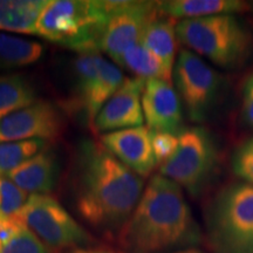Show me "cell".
Segmentation results:
<instances>
[{"label":"cell","instance_id":"d4e9b609","mask_svg":"<svg viewBox=\"0 0 253 253\" xmlns=\"http://www.w3.org/2000/svg\"><path fill=\"white\" fill-rule=\"evenodd\" d=\"M0 253H49L38 237L24 227L13 238L2 245Z\"/></svg>","mask_w":253,"mask_h":253},{"label":"cell","instance_id":"7402d4cb","mask_svg":"<svg viewBox=\"0 0 253 253\" xmlns=\"http://www.w3.org/2000/svg\"><path fill=\"white\" fill-rule=\"evenodd\" d=\"M48 142L25 140L0 143V176H7L30 158L46 149Z\"/></svg>","mask_w":253,"mask_h":253},{"label":"cell","instance_id":"603a6c76","mask_svg":"<svg viewBox=\"0 0 253 253\" xmlns=\"http://www.w3.org/2000/svg\"><path fill=\"white\" fill-rule=\"evenodd\" d=\"M24 190L15 185L7 176H0V214L15 216L27 202Z\"/></svg>","mask_w":253,"mask_h":253},{"label":"cell","instance_id":"e0dca14e","mask_svg":"<svg viewBox=\"0 0 253 253\" xmlns=\"http://www.w3.org/2000/svg\"><path fill=\"white\" fill-rule=\"evenodd\" d=\"M176 26L175 19L160 14L147 27L141 41L142 45L160 60L171 78L176 62Z\"/></svg>","mask_w":253,"mask_h":253},{"label":"cell","instance_id":"8fae6325","mask_svg":"<svg viewBox=\"0 0 253 253\" xmlns=\"http://www.w3.org/2000/svg\"><path fill=\"white\" fill-rule=\"evenodd\" d=\"M62 115L52 102L38 100L0 119V143L25 140H55L62 132Z\"/></svg>","mask_w":253,"mask_h":253},{"label":"cell","instance_id":"f546056e","mask_svg":"<svg viewBox=\"0 0 253 253\" xmlns=\"http://www.w3.org/2000/svg\"><path fill=\"white\" fill-rule=\"evenodd\" d=\"M171 253H203L199 251L197 249H189V250H183V251H177V252H171Z\"/></svg>","mask_w":253,"mask_h":253},{"label":"cell","instance_id":"9c48e42d","mask_svg":"<svg viewBox=\"0 0 253 253\" xmlns=\"http://www.w3.org/2000/svg\"><path fill=\"white\" fill-rule=\"evenodd\" d=\"M122 72L99 53L80 54L74 62L75 103L93 128L101 109L122 84Z\"/></svg>","mask_w":253,"mask_h":253},{"label":"cell","instance_id":"3957f363","mask_svg":"<svg viewBox=\"0 0 253 253\" xmlns=\"http://www.w3.org/2000/svg\"><path fill=\"white\" fill-rule=\"evenodd\" d=\"M108 20L106 1L54 0L41 13L36 36L80 54L99 53Z\"/></svg>","mask_w":253,"mask_h":253},{"label":"cell","instance_id":"f1b7e54d","mask_svg":"<svg viewBox=\"0 0 253 253\" xmlns=\"http://www.w3.org/2000/svg\"><path fill=\"white\" fill-rule=\"evenodd\" d=\"M69 253H110L106 251H101V250H88V249H75Z\"/></svg>","mask_w":253,"mask_h":253},{"label":"cell","instance_id":"ac0fdd59","mask_svg":"<svg viewBox=\"0 0 253 253\" xmlns=\"http://www.w3.org/2000/svg\"><path fill=\"white\" fill-rule=\"evenodd\" d=\"M48 0H0V31L36 34Z\"/></svg>","mask_w":253,"mask_h":253},{"label":"cell","instance_id":"4fadbf2b","mask_svg":"<svg viewBox=\"0 0 253 253\" xmlns=\"http://www.w3.org/2000/svg\"><path fill=\"white\" fill-rule=\"evenodd\" d=\"M142 109L147 126L151 131L179 135L183 128V106L172 84L148 80L142 93Z\"/></svg>","mask_w":253,"mask_h":253},{"label":"cell","instance_id":"ba28073f","mask_svg":"<svg viewBox=\"0 0 253 253\" xmlns=\"http://www.w3.org/2000/svg\"><path fill=\"white\" fill-rule=\"evenodd\" d=\"M17 217L49 248L75 250L91 243L89 233L49 195H31Z\"/></svg>","mask_w":253,"mask_h":253},{"label":"cell","instance_id":"9a60e30c","mask_svg":"<svg viewBox=\"0 0 253 253\" xmlns=\"http://www.w3.org/2000/svg\"><path fill=\"white\" fill-rule=\"evenodd\" d=\"M59 170L55 154L45 149L9 172L7 177L25 192L47 195L55 188Z\"/></svg>","mask_w":253,"mask_h":253},{"label":"cell","instance_id":"6da1fadb","mask_svg":"<svg viewBox=\"0 0 253 253\" xmlns=\"http://www.w3.org/2000/svg\"><path fill=\"white\" fill-rule=\"evenodd\" d=\"M73 190L79 214L95 230L116 236L144 191V178L126 167L100 142L78 145Z\"/></svg>","mask_w":253,"mask_h":253},{"label":"cell","instance_id":"52a82bcc","mask_svg":"<svg viewBox=\"0 0 253 253\" xmlns=\"http://www.w3.org/2000/svg\"><path fill=\"white\" fill-rule=\"evenodd\" d=\"M172 80L190 121H207L219 99L223 75L194 52L181 49L173 67Z\"/></svg>","mask_w":253,"mask_h":253},{"label":"cell","instance_id":"5bb4252c","mask_svg":"<svg viewBox=\"0 0 253 253\" xmlns=\"http://www.w3.org/2000/svg\"><path fill=\"white\" fill-rule=\"evenodd\" d=\"M101 143L119 161L141 177H148L157 163L151 147V130L148 126L122 129L101 136Z\"/></svg>","mask_w":253,"mask_h":253},{"label":"cell","instance_id":"44dd1931","mask_svg":"<svg viewBox=\"0 0 253 253\" xmlns=\"http://www.w3.org/2000/svg\"><path fill=\"white\" fill-rule=\"evenodd\" d=\"M116 63L128 69L135 78L145 81L162 80L172 84V78L168 74L160 60L141 42L126 50Z\"/></svg>","mask_w":253,"mask_h":253},{"label":"cell","instance_id":"30bf717a","mask_svg":"<svg viewBox=\"0 0 253 253\" xmlns=\"http://www.w3.org/2000/svg\"><path fill=\"white\" fill-rule=\"evenodd\" d=\"M109 20L102 46L114 62L131 47L140 43L149 24L160 15L158 1H106Z\"/></svg>","mask_w":253,"mask_h":253},{"label":"cell","instance_id":"7a4b0ae2","mask_svg":"<svg viewBox=\"0 0 253 253\" xmlns=\"http://www.w3.org/2000/svg\"><path fill=\"white\" fill-rule=\"evenodd\" d=\"M204 239L183 189L155 175L145 186L134 212L118 235L128 253H166L196 249Z\"/></svg>","mask_w":253,"mask_h":253},{"label":"cell","instance_id":"83f0119b","mask_svg":"<svg viewBox=\"0 0 253 253\" xmlns=\"http://www.w3.org/2000/svg\"><path fill=\"white\" fill-rule=\"evenodd\" d=\"M24 224L15 216H1L0 214V243L5 245L20 230L24 229Z\"/></svg>","mask_w":253,"mask_h":253},{"label":"cell","instance_id":"277c9868","mask_svg":"<svg viewBox=\"0 0 253 253\" xmlns=\"http://www.w3.org/2000/svg\"><path fill=\"white\" fill-rule=\"evenodd\" d=\"M204 239L212 253H253V185H224L204 208Z\"/></svg>","mask_w":253,"mask_h":253},{"label":"cell","instance_id":"2e32d148","mask_svg":"<svg viewBox=\"0 0 253 253\" xmlns=\"http://www.w3.org/2000/svg\"><path fill=\"white\" fill-rule=\"evenodd\" d=\"M250 5L242 0H167L158 1V11L166 17L196 19L220 14H238L249 11Z\"/></svg>","mask_w":253,"mask_h":253},{"label":"cell","instance_id":"484cf974","mask_svg":"<svg viewBox=\"0 0 253 253\" xmlns=\"http://www.w3.org/2000/svg\"><path fill=\"white\" fill-rule=\"evenodd\" d=\"M178 135L164 131H151V147L156 163L160 167L169 161L178 147Z\"/></svg>","mask_w":253,"mask_h":253},{"label":"cell","instance_id":"4316f807","mask_svg":"<svg viewBox=\"0 0 253 253\" xmlns=\"http://www.w3.org/2000/svg\"><path fill=\"white\" fill-rule=\"evenodd\" d=\"M242 112L245 123L253 130V73L245 79L243 84Z\"/></svg>","mask_w":253,"mask_h":253},{"label":"cell","instance_id":"ffe728a7","mask_svg":"<svg viewBox=\"0 0 253 253\" xmlns=\"http://www.w3.org/2000/svg\"><path fill=\"white\" fill-rule=\"evenodd\" d=\"M43 50V46L36 41L0 33V68L33 65L42 56Z\"/></svg>","mask_w":253,"mask_h":253},{"label":"cell","instance_id":"5b68a950","mask_svg":"<svg viewBox=\"0 0 253 253\" xmlns=\"http://www.w3.org/2000/svg\"><path fill=\"white\" fill-rule=\"evenodd\" d=\"M176 33L186 49L224 69L242 67L252 53V32L235 14L184 19Z\"/></svg>","mask_w":253,"mask_h":253},{"label":"cell","instance_id":"d6986e66","mask_svg":"<svg viewBox=\"0 0 253 253\" xmlns=\"http://www.w3.org/2000/svg\"><path fill=\"white\" fill-rule=\"evenodd\" d=\"M36 101L37 91L23 75L0 77V119L26 108Z\"/></svg>","mask_w":253,"mask_h":253},{"label":"cell","instance_id":"7c38bea8","mask_svg":"<svg viewBox=\"0 0 253 253\" xmlns=\"http://www.w3.org/2000/svg\"><path fill=\"white\" fill-rule=\"evenodd\" d=\"M145 84L147 81L142 79L126 78L95 119L94 130L107 134L143 125L142 93Z\"/></svg>","mask_w":253,"mask_h":253},{"label":"cell","instance_id":"cb8c5ba5","mask_svg":"<svg viewBox=\"0 0 253 253\" xmlns=\"http://www.w3.org/2000/svg\"><path fill=\"white\" fill-rule=\"evenodd\" d=\"M230 164L237 178L253 185V136L232 151Z\"/></svg>","mask_w":253,"mask_h":253},{"label":"cell","instance_id":"8992f818","mask_svg":"<svg viewBox=\"0 0 253 253\" xmlns=\"http://www.w3.org/2000/svg\"><path fill=\"white\" fill-rule=\"evenodd\" d=\"M178 137L177 150L160 167V175L171 179L190 195L197 197L216 172L217 144L211 132L203 126L184 128Z\"/></svg>","mask_w":253,"mask_h":253}]
</instances>
